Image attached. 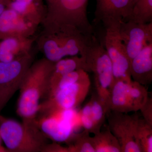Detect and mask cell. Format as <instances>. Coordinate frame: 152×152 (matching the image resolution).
Returning <instances> with one entry per match:
<instances>
[{
	"instance_id": "cell-18",
	"label": "cell",
	"mask_w": 152,
	"mask_h": 152,
	"mask_svg": "<svg viewBox=\"0 0 152 152\" xmlns=\"http://www.w3.org/2000/svg\"><path fill=\"white\" fill-rule=\"evenodd\" d=\"M79 69L84 70L89 72L88 68L85 58L81 56H75L69 58H63L55 63L50 77L47 92L54 87L64 76L71 72Z\"/></svg>"
},
{
	"instance_id": "cell-17",
	"label": "cell",
	"mask_w": 152,
	"mask_h": 152,
	"mask_svg": "<svg viewBox=\"0 0 152 152\" xmlns=\"http://www.w3.org/2000/svg\"><path fill=\"white\" fill-rule=\"evenodd\" d=\"M8 8L37 26L43 21L46 11L45 0H11Z\"/></svg>"
},
{
	"instance_id": "cell-9",
	"label": "cell",
	"mask_w": 152,
	"mask_h": 152,
	"mask_svg": "<svg viewBox=\"0 0 152 152\" xmlns=\"http://www.w3.org/2000/svg\"><path fill=\"white\" fill-rule=\"evenodd\" d=\"M91 85L88 74L79 81L45 99L40 103L38 114L45 115L57 110L76 109L86 98Z\"/></svg>"
},
{
	"instance_id": "cell-12",
	"label": "cell",
	"mask_w": 152,
	"mask_h": 152,
	"mask_svg": "<svg viewBox=\"0 0 152 152\" xmlns=\"http://www.w3.org/2000/svg\"><path fill=\"white\" fill-rule=\"evenodd\" d=\"M118 31L130 62L144 47L152 42V22L140 24L121 20Z\"/></svg>"
},
{
	"instance_id": "cell-24",
	"label": "cell",
	"mask_w": 152,
	"mask_h": 152,
	"mask_svg": "<svg viewBox=\"0 0 152 152\" xmlns=\"http://www.w3.org/2000/svg\"><path fill=\"white\" fill-rule=\"evenodd\" d=\"M80 119L82 127L85 130L94 133V126L91 115V104L89 101L80 111Z\"/></svg>"
},
{
	"instance_id": "cell-15",
	"label": "cell",
	"mask_w": 152,
	"mask_h": 152,
	"mask_svg": "<svg viewBox=\"0 0 152 152\" xmlns=\"http://www.w3.org/2000/svg\"><path fill=\"white\" fill-rule=\"evenodd\" d=\"M37 38L15 36L0 40V62H8L32 53Z\"/></svg>"
},
{
	"instance_id": "cell-5",
	"label": "cell",
	"mask_w": 152,
	"mask_h": 152,
	"mask_svg": "<svg viewBox=\"0 0 152 152\" xmlns=\"http://www.w3.org/2000/svg\"><path fill=\"white\" fill-rule=\"evenodd\" d=\"M82 57L85 58L89 72L94 74L97 94L109 107V95L114 82L113 66L104 44L95 35Z\"/></svg>"
},
{
	"instance_id": "cell-22",
	"label": "cell",
	"mask_w": 152,
	"mask_h": 152,
	"mask_svg": "<svg viewBox=\"0 0 152 152\" xmlns=\"http://www.w3.org/2000/svg\"><path fill=\"white\" fill-rule=\"evenodd\" d=\"M128 20L140 24L152 22V0H137L133 6Z\"/></svg>"
},
{
	"instance_id": "cell-16",
	"label": "cell",
	"mask_w": 152,
	"mask_h": 152,
	"mask_svg": "<svg viewBox=\"0 0 152 152\" xmlns=\"http://www.w3.org/2000/svg\"><path fill=\"white\" fill-rule=\"evenodd\" d=\"M133 80L146 86L152 82V42L144 47L130 64Z\"/></svg>"
},
{
	"instance_id": "cell-21",
	"label": "cell",
	"mask_w": 152,
	"mask_h": 152,
	"mask_svg": "<svg viewBox=\"0 0 152 152\" xmlns=\"http://www.w3.org/2000/svg\"><path fill=\"white\" fill-rule=\"evenodd\" d=\"M135 137L142 152H152V126L139 115L136 120Z\"/></svg>"
},
{
	"instance_id": "cell-27",
	"label": "cell",
	"mask_w": 152,
	"mask_h": 152,
	"mask_svg": "<svg viewBox=\"0 0 152 152\" xmlns=\"http://www.w3.org/2000/svg\"><path fill=\"white\" fill-rule=\"evenodd\" d=\"M1 136H0V152H7L8 151L7 150V148H4V147L2 146L1 144Z\"/></svg>"
},
{
	"instance_id": "cell-10",
	"label": "cell",
	"mask_w": 152,
	"mask_h": 152,
	"mask_svg": "<svg viewBox=\"0 0 152 152\" xmlns=\"http://www.w3.org/2000/svg\"><path fill=\"white\" fill-rule=\"evenodd\" d=\"M120 21L113 20L104 24L105 29L104 45L111 61L114 82H130V62L119 34Z\"/></svg>"
},
{
	"instance_id": "cell-13",
	"label": "cell",
	"mask_w": 152,
	"mask_h": 152,
	"mask_svg": "<svg viewBox=\"0 0 152 152\" xmlns=\"http://www.w3.org/2000/svg\"><path fill=\"white\" fill-rule=\"evenodd\" d=\"M134 5L132 0H96L94 22L96 24L113 20L127 21Z\"/></svg>"
},
{
	"instance_id": "cell-7",
	"label": "cell",
	"mask_w": 152,
	"mask_h": 152,
	"mask_svg": "<svg viewBox=\"0 0 152 152\" xmlns=\"http://www.w3.org/2000/svg\"><path fill=\"white\" fill-rule=\"evenodd\" d=\"M144 85L132 80L114 82L109 95L108 106L110 111L128 113L139 111L149 97Z\"/></svg>"
},
{
	"instance_id": "cell-1",
	"label": "cell",
	"mask_w": 152,
	"mask_h": 152,
	"mask_svg": "<svg viewBox=\"0 0 152 152\" xmlns=\"http://www.w3.org/2000/svg\"><path fill=\"white\" fill-rule=\"evenodd\" d=\"M54 62L45 58L34 62L28 69L20 87L17 113L22 121H34L42 99L48 88Z\"/></svg>"
},
{
	"instance_id": "cell-23",
	"label": "cell",
	"mask_w": 152,
	"mask_h": 152,
	"mask_svg": "<svg viewBox=\"0 0 152 152\" xmlns=\"http://www.w3.org/2000/svg\"><path fill=\"white\" fill-rule=\"evenodd\" d=\"M90 134L89 132L85 130L81 133H75L68 141L72 140L68 145V152H96Z\"/></svg>"
},
{
	"instance_id": "cell-3",
	"label": "cell",
	"mask_w": 152,
	"mask_h": 152,
	"mask_svg": "<svg viewBox=\"0 0 152 152\" xmlns=\"http://www.w3.org/2000/svg\"><path fill=\"white\" fill-rule=\"evenodd\" d=\"M37 39L38 49L47 59L56 63L67 56H83L91 39L74 29L42 31Z\"/></svg>"
},
{
	"instance_id": "cell-4",
	"label": "cell",
	"mask_w": 152,
	"mask_h": 152,
	"mask_svg": "<svg viewBox=\"0 0 152 152\" xmlns=\"http://www.w3.org/2000/svg\"><path fill=\"white\" fill-rule=\"evenodd\" d=\"M88 0H45V20L60 27L75 28L83 32L91 29L87 15Z\"/></svg>"
},
{
	"instance_id": "cell-14",
	"label": "cell",
	"mask_w": 152,
	"mask_h": 152,
	"mask_svg": "<svg viewBox=\"0 0 152 152\" xmlns=\"http://www.w3.org/2000/svg\"><path fill=\"white\" fill-rule=\"evenodd\" d=\"M38 27L12 9L7 8L0 15V40L15 36L33 37Z\"/></svg>"
},
{
	"instance_id": "cell-6",
	"label": "cell",
	"mask_w": 152,
	"mask_h": 152,
	"mask_svg": "<svg viewBox=\"0 0 152 152\" xmlns=\"http://www.w3.org/2000/svg\"><path fill=\"white\" fill-rule=\"evenodd\" d=\"M36 120L44 134L56 142H68L75 131L82 127L80 114L76 109L53 111L41 115Z\"/></svg>"
},
{
	"instance_id": "cell-8",
	"label": "cell",
	"mask_w": 152,
	"mask_h": 152,
	"mask_svg": "<svg viewBox=\"0 0 152 152\" xmlns=\"http://www.w3.org/2000/svg\"><path fill=\"white\" fill-rule=\"evenodd\" d=\"M34 61L32 52L11 61L0 62V113L20 89L25 75Z\"/></svg>"
},
{
	"instance_id": "cell-26",
	"label": "cell",
	"mask_w": 152,
	"mask_h": 152,
	"mask_svg": "<svg viewBox=\"0 0 152 152\" xmlns=\"http://www.w3.org/2000/svg\"><path fill=\"white\" fill-rule=\"evenodd\" d=\"M11 0H0V15L8 8Z\"/></svg>"
},
{
	"instance_id": "cell-11",
	"label": "cell",
	"mask_w": 152,
	"mask_h": 152,
	"mask_svg": "<svg viewBox=\"0 0 152 152\" xmlns=\"http://www.w3.org/2000/svg\"><path fill=\"white\" fill-rule=\"evenodd\" d=\"M110 111L108 114L109 129L119 143L121 152H142L136 140L135 125L138 115Z\"/></svg>"
},
{
	"instance_id": "cell-2",
	"label": "cell",
	"mask_w": 152,
	"mask_h": 152,
	"mask_svg": "<svg viewBox=\"0 0 152 152\" xmlns=\"http://www.w3.org/2000/svg\"><path fill=\"white\" fill-rule=\"evenodd\" d=\"M0 136L8 152H43L48 144L36 120L20 123L1 114Z\"/></svg>"
},
{
	"instance_id": "cell-19",
	"label": "cell",
	"mask_w": 152,
	"mask_h": 152,
	"mask_svg": "<svg viewBox=\"0 0 152 152\" xmlns=\"http://www.w3.org/2000/svg\"><path fill=\"white\" fill-rule=\"evenodd\" d=\"M96 152H121L118 140L108 127L92 137Z\"/></svg>"
},
{
	"instance_id": "cell-20",
	"label": "cell",
	"mask_w": 152,
	"mask_h": 152,
	"mask_svg": "<svg viewBox=\"0 0 152 152\" xmlns=\"http://www.w3.org/2000/svg\"><path fill=\"white\" fill-rule=\"evenodd\" d=\"M89 102L94 126L93 134L94 135L100 132L106 117L110 111L107 104L99 97L97 94L92 96Z\"/></svg>"
},
{
	"instance_id": "cell-25",
	"label": "cell",
	"mask_w": 152,
	"mask_h": 152,
	"mask_svg": "<svg viewBox=\"0 0 152 152\" xmlns=\"http://www.w3.org/2000/svg\"><path fill=\"white\" fill-rule=\"evenodd\" d=\"M142 118L148 124L152 126V99L149 97L145 103L141 108Z\"/></svg>"
}]
</instances>
